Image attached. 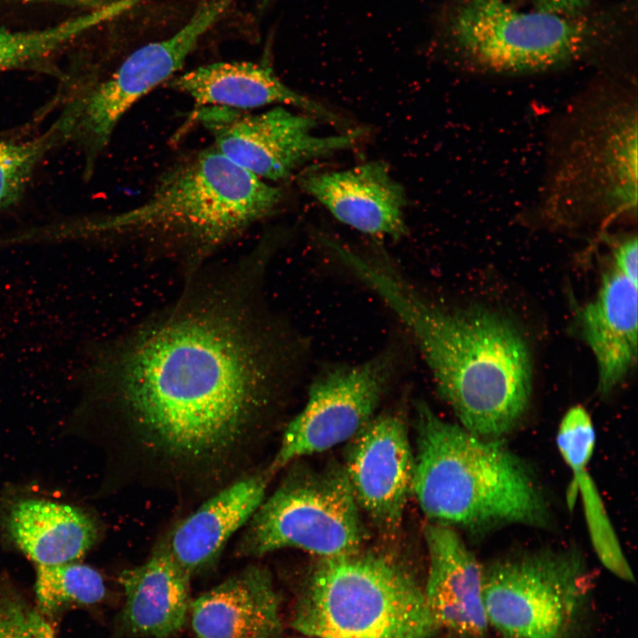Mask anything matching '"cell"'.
Returning <instances> with one entry per match:
<instances>
[{
  "label": "cell",
  "mask_w": 638,
  "mask_h": 638,
  "mask_svg": "<svg viewBox=\"0 0 638 638\" xmlns=\"http://www.w3.org/2000/svg\"><path fill=\"white\" fill-rule=\"evenodd\" d=\"M273 476L268 466L242 476L202 501L160 541L191 577L212 569L265 499Z\"/></svg>",
  "instance_id": "obj_15"
},
{
  "label": "cell",
  "mask_w": 638,
  "mask_h": 638,
  "mask_svg": "<svg viewBox=\"0 0 638 638\" xmlns=\"http://www.w3.org/2000/svg\"><path fill=\"white\" fill-rule=\"evenodd\" d=\"M174 90L191 97L196 108L210 105L249 110L268 105H292L333 125L343 121L321 104L296 92L268 66L248 61L216 62L173 76Z\"/></svg>",
  "instance_id": "obj_19"
},
{
  "label": "cell",
  "mask_w": 638,
  "mask_h": 638,
  "mask_svg": "<svg viewBox=\"0 0 638 638\" xmlns=\"http://www.w3.org/2000/svg\"><path fill=\"white\" fill-rule=\"evenodd\" d=\"M247 262L182 295L93 354L90 396L127 482L198 505L258 468L287 354Z\"/></svg>",
  "instance_id": "obj_1"
},
{
  "label": "cell",
  "mask_w": 638,
  "mask_h": 638,
  "mask_svg": "<svg viewBox=\"0 0 638 638\" xmlns=\"http://www.w3.org/2000/svg\"><path fill=\"white\" fill-rule=\"evenodd\" d=\"M303 635H304V636H302V637H297V638H317V637L309 636V635H305V634H303Z\"/></svg>",
  "instance_id": "obj_30"
},
{
  "label": "cell",
  "mask_w": 638,
  "mask_h": 638,
  "mask_svg": "<svg viewBox=\"0 0 638 638\" xmlns=\"http://www.w3.org/2000/svg\"><path fill=\"white\" fill-rule=\"evenodd\" d=\"M35 591L37 608L50 613L66 605H91L105 597L102 575L94 568L65 563L36 565Z\"/></svg>",
  "instance_id": "obj_24"
},
{
  "label": "cell",
  "mask_w": 638,
  "mask_h": 638,
  "mask_svg": "<svg viewBox=\"0 0 638 638\" xmlns=\"http://www.w3.org/2000/svg\"><path fill=\"white\" fill-rule=\"evenodd\" d=\"M13 1H19V2H25V3H37L38 0H13Z\"/></svg>",
  "instance_id": "obj_29"
},
{
  "label": "cell",
  "mask_w": 638,
  "mask_h": 638,
  "mask_svg": "<svg viewBox=\"0 0 638 638\" xmlns=\"http://www.w3.org/2000/svg\"><path fill=\"white\" fill-rule=\"evenodd\" d=\"M280 595L269 571L250 564L191 600L196 638H279Z\"/></svg>",
  "instance_id": "obj_17"
},
{
  "label": "cell",
  "mask_w": 638,
  "mask_h": 638,
  "mask_svg": "<svg viewBox=\"0 0 638 638\" xmlns=\"http://www.w3.org/2000/svg\"><path fill=\"white\" fill-rule=\"evenodd\" d=\"M366 531L343 464L290 472L245 525L238 557L297 549L320 558L362 549Z\"/></svg>",
  "instance_id": "obj_6"
},
{
  "label": "cell",
  "mask_w": 638,
  "mask_h": 638,
  "mask_svg": "<svg viewBox=\"0 0 638 638\" xmlns=\"http://www.w3.org/2000/svg\"><path fill=\"white\" fill-rule=\"evenodd\" d=\"M191 577L159 541L141 564L120 574L124 604L120 631L128 638H173L187 622Z\"/></svg>",
  "instance_id": "obj_18"
},
{
  "label": "cell",
  "mask_w": 638,
  "mask_h": 638,
  "mask_svg": "<svg viewBox=\"0 0 638 638\" xmlns=\"http://www.w3.org/2000/svg\"><path fill=\"white\" fill-rule=\"evenodd\" d=\"M589 574L575 549H544L484 567L489 626L504 638H567L588 601Z\"/></svg>",
  "instance_id": "obj_7"
},
{
  "label": "cell",
  "mask_w": 638,
  "mask_h": 638,
  "mask_svg": "<svg viewBox=\"0 0 638 638\" xmlns=\"http://www.w3.org/2000/svg\"><path fill=\"white\" fill-rule=\"evenodd\" d=\"M538 6L537 9L572 15L580 9L587 0H533Z\"/></svg>",
  "instance_id": "obj_28"
},
{
  "label": "cell",
  "mask_w": 638,
  "mask_h": 638,
  "mask_svg": "<svg viewBox=\"0 0 638 638\" xmlns=\"http://www.w3.org/2000/svg\"><path fill=\"white\" fill-rule=\"evenodd\" d=\"M4 528L12 543L36 565L70 563L98 541L100 525L89 512L43 499L12 504Z\"/></svg>",
  "instance_id": "obj_21"
},
{
  "label": "cell",
  "mask_w": 638,
  "mask_h": 638,
  "mask_svg": "<svg viewBox=\"0 0 638 638\" xmlns=\"http://www.w3.org/2000/svg\"><path fill=\"white\" fill-rule=\"evenodd\" d=\"M424 540L428 574L424 591L437 624L457 638H486L484 566L454 527L428 524Z\"/></svg>",
  "instance_id": "obj_14"
},
{
  "label": "cell",
  "mask_w": 638,
  "mask_h": 638,
  "mask_svg": "<svg viewBox=\"0 0 638 638\" xmlns=\"http://www.w3.org/2000/svg\"><path fill=\"white\" fill-rule=\"evenodd\" d=\"M231 0H205L171 36L147 43L128 55L107 78L81 97L75 127L92 160L108 144L124 114L180 70L202 36L226 12Z\"/></svg>",
  "instance_id": "obj_11"
},
{
  "label": "cell",
  "mask_w": 638,
  "mask_h": 638,
  "mask_svg": "<svg viewBox=\"0 0 638 638\" xmlns=\"http://www.w3.org/2000/svg\"><path fill=\"white\" fill-rule=\"evenodd\" d=\"M213 146L230 161L266 181L288 178L303 163L352 147L362 130L338 136L313 134L315 117L274 107L251 113L224 106L195 109Z\"/></svg>",
  "instance_id": "obj_10"
},
{
  "label": "cell",
  "mask_w": 638,
  "mask_h": 638,
  "mask_svg": "<svg viewBox=\"0 0 638 638\" xmlns=\"http://www.w3.org/2000/svg\"><path fill=\"white\" fill-rule=\"evenodd\" d=\"M584 134L559 173L556 198L593 191L605 206L632 211L637 205V121L630 107L609 112Z\"/></svg>",
  "instance_id": "obj_13"
},
{
  "label": "cell",
  "mask_w": 638,
  "mask_h": 638,
  "mask_svg": "<svg viewBox=\"0 0 638 638\" xmlns=\"http://www.w3.org/2000/svg\"><path fill=\"white\" fill-rule=\"evenodd\" d=\"M123 0H112L102 7L40 30H0V72L29 64L51 54L84 32L125 12Z\"/></svg>",
  "instance_id": "obj_22"
},
{
  "label": "cell",
  "mask_w": 638,
  "mask_h": 638,
  "mask_svg": "<svg viewBox=\"0 0 638 638\" xmlns=\"http://www.w3.org/2000/svg\"><path fill=\"white\" fill-rule=\"evenodd\" d=\"M300 187L339 222L360 232L399 239L407 232L403 187L383 161L304 174Z\"/></svg>",
  "instance_id": "obj_16"
},
{
  "label": "cell",
  "mask_w": 638,
  "mask_h": 638,
  "mask_svg": "<svg viewBox=\"0 0 638 638\" xmlns=\"http://www.w3.org/2000/svg\"><path fill=\"white\" fill-rule=\"evenodd\" d=\"M80 111L78 98L40 136L26 141L0 139V210L21 198L43 157L74 135Z\"/></svg>",
  "instance_id": "obj_23"
},
{
  "label": "cell",
  "mask_w": 638,
  "mask_h": 638,
  "mask_svg": "<svg viewBox=\"0 0 638 638\" xmlns=\"http://www.w3.org/2000/svg\"><path fill=\"white\" fill-rule=\"evenodd\" d=\"M341 262L410 331L460 425L486 439H499L517 425L530 404L533 362L511 320L481 307L436 305L395 270L353 249L343 252Z\"/></svg>",
  "instance_id": "obj_2"
},
{
  "label": "cell",
  "mask_w": 638,
  "mask_h": 638,
  "mask_svg": "<svg viewBox=\"0 0 638 638\" xmlns=\"http://www.w3.org/2000/svg\"><path fill=\"white\" fill-rule=\"evenodd\" d=\"M587 463H580L570 468L573 475V483L569 503L574 502L579 490L590 540L598 559L612 574L625 581L634 582L632 570L596 486L587 471Z\"/></svg>",
  "instance_id": "obj_25"
},
{
  "label": "cell",
  "mask_w": 638,
  "mask_h": 638,
  "mask_svg": "<svg viewBox=\"0 0 638 638\" xmlns=\"http://www.w3.org/2000/svg\"><path fill=\"white\" fill-rule=\"evenodd\" d=\"M343 465L362 513L384 535H395L412 494L415 468L403 411L376 415L348 441Z\"/></svg>",
  "instance_id": "obj_12"
},
{
  "label": "cell",
  "mask_w": 638,
  "mask_h": 638,
  "mask_svg": "<svg viewBox=\"0 0 638 638\" xmlns=\"http://www.w3.org/2000/svg\"><path fill=\"white\" fill-rule=\"evenodd\" d=\"M637 300V284L611 267L595 298L580 314V332L595 357L602 394L611 392L636 364Z\"/></svg>",
  "instance_id": "obj_20"
},
{
  "label": "cell",
  "mask_w": 638,
  "mask_h": 638,
  "mask_svg": "<svg viewBox=\"0 0 638 638\" xmlns=\"http://www.w3.org/2000/svg\"><path fill=\"white\" fill-rule=\"evenodd\" d=\"M636 236H629L619 241L613 250V265L619 273L638 284L637 275V246Z\"/></svg>",
  "instance_id": "obj_27"
},
{
  "label": "cell",
  "mask_w": 638,
  "mask_h": 638,
  "mask_svg": "<svg viewBox=\"0 0 638 638\" xmlns=\"http://www.w3.org/2000/svg\"><path fill=\"white\" fill-rule=\"evenodd\" d=\"M0 638H56L43 612L0 580Z\"/></svg>",
  "instance_id": "obj_26"
},
{
  "label": "cell",
  "mask_w": 638,
  "mask_h": 638,
  "mask_svg": "<svg viewBox=\"0 0 638 638\" xmlns=\"http://www.w3.org/2000/svg\"><path fill=\"white\" fill-rule=\"evenodd\" d=\"M283 198L281 188L210 146L178 158L141 203L87 221L84 233L126 241L198 269L274 214Z\"/></svg>",
  "instance_id": "obj_3"
},
{
  "label": "cell",
  "mask_w": 638,
  "mask_h": 638,
  "mask_svg": "<svg viewBox=\"0 0 638 638\" xmlns=\"http://www.w3.org/2000/svg\"><path fill=\"white\" fill-rule=\"evenodd\" d=\"M398 365L397 351L388 348L360 364L323 372L312 383L304 408L284 428L268 465L270 472L352 440L376 416Z\"/></svg>",
  "instance_id": "obj_9"
},
{
  "label": "cell",
  "mask_w": 638,
  "mask_h": 638,
  "mask_svg": "<svg viewBox=\"0 0 638 638\" xmlns=\"http://www.w3.org/2000/svg\"><path fill=\"white\" fill-rule=\"evenodd\" d=\"M416 443L412 494L432 523L473 533L549 525L536 476L499 439L477 436L418 402Z\"/></svg>",
  "instance_id": "obj_4"
},
{
  "label": "cell",
  "mask_w": 638,
  "mask_h": 638,
  "mask_svg": "<svg viewBox=\"0 0 638 638\" xmlns=\"http://www.w3.org/2000/svg\"><path fill=\"white\" fill-rule=\"evenodd\" d=\"M292 625L317 638H432L440 628L411 572L362 549L320 558Z\"/></svg>",
  "instance_id": "obj_5"
},
{
  "label": "cell",
  "mask_w": 638,
  "mask_h": 638,
  "mask_svg": "<svg viewBox=\"0 0 638 638\" xmlns=\"http://www.w3.org/2000/svg\"><path fill=\"white\" fill-rule=\"evenodd\" d=\"M450 35L476 65L518 73L573 59L588 47L593 33L572 15L522 11L509 0H463L451 19Z\"/></svg>",
  "instance_id": "obj_8"
}]
</instances>
